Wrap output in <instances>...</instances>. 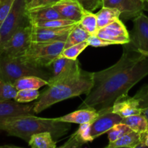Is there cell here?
Returning <instances> with one entry per match:
<instances>
[{"label":"cell","instance_id":"cell-27","mask_svg":"<svg viewBox=\"0 0 148 148\" xmlns=\"http://www.w3.org/2000/svg\"><path fill=\"white\" fill-rule=\"evenodd\" d=\"M40 94L38 90H21L17 91L14 101L20 103L31 102L35 100H37L40 96Z\"/></svg>","mask_w":148,"mask_h":148},{"label":"cell","instance_id":"cell-14","mask_svg":"<svg viewBox=\"0 0 148 148\" xmlns=\"http://www.w3.org/2000/svg\"><path fill=\"white\" fill-rule=\"evenodd\" d=\"M33 106L34 103L23 104L11 100L0 101V120L20 116L33 115L35 114Z\"/></svg>","mask_w":148,"mask_h":148},{"label":"cell","instance_id":"cell-20","mask_svg":"<svg viewBox=\"0 0 148 148\" xmlns=\"http://www.w3.org/2000/svg\"><path fill=\"white\" fill-rule=\"evenodd\" d=\"M17 90H38L45 85H49V82L36 76H26L20 78L13 84Z\"/></svg>","mask_w":148,"mask_h":148},{"label":"cell","instance_id":"cell-13","mask_svg":"<svg viewBox=\"0 0 148 148\" xmlns=\"http://www.w3.org/2000/svg\"><path fill=\"white\" fill-rule=\"evenodd\" d=\"M123 118L111 110L99 113L98 116L91 123L90 134L93 140L107 133L116 124L121 123Z\"/></svg>","mask_w":148,"mask_h":148},{"label":"cell","instance_id":"cell-18","mask_svg":"<svg viewBox=\"0 0 148 148\" xmlns=\"http://www.w3.org/2000/svg\"><path fill=\"white\" fill-rule=\"evenodd\" d=\"M27 15L31 25H36L38 23L62 18L58 12L52 7L27 10Z\"/></svg>","mask_w":148,"mask_h":148},{"label":"cell","instance_id":"cell-30","mask_svg":"<svg viewBox=\"0 0 148 148\" xmlns=\"http://www.w3.org/2000/svg\"><path fill=\"white\" fill-rule=\"evenodd\" d=\"M78 24V23L72 20H66V19L60 18V19H56V20H50V21L44 22V23H38V24L36 25L33 26H37V27H53V28H61V27H68V26L75 25Z\"/></svg>","mask_w":148,"mask_h":148},{"label":"cell","instance_id":"cell-21","mask_svg":"<svg viewBox=\"0 0 148 148\" xmlns=\"http://www.w3.org/2000/svg\"><path fill=\"white\" fill-rule=\"evenodd\" d=\"M27 143L31 148H57L56 142L49 132L33 134Z\"/></svg>","mask_w":148,"mask_h":148},{"label":"cell","instance_id":"cell-24","mask_svg":"<svg viewBox=\"0 0 148 148\" xmlns=\"http://www.w3.org/2000/svg\"><path fill=\"white\" fill-rule=\"evenodd\" d=\"M78 25L83 30L88 32L90 36L95 35L98 30L96 14L85 10L82 19L78 23Z\"/></svg>","mask_w":148,"mask_h":148},{"label":"cell","instance_id":"cell-22","mask_svg":"<svg viewBox=\"0 0 148 148\" xmlns=\"http://www.w3.org/2000/svg\"><path fill=\"white\" fill-rule=\"evenodd\" d=\"M121 123L128 126L132 131L140 134H143L148 131V121L143 114H137L123 118Z\"/></svg>","mask_w":148,"mask_h":148},{"label":"cell","instance_id":"cell-36","mask_svg":"<svg viewBox=\"0 0 148 148\" xmlns=\"http://www.w3.org/2000/svg\"><path fill=\"white\" fill-rule=\"evenodd\" d=\"M59 1L61 0H34L31 4L27 6V10H30V9L40 8V7H51Z\"/></svg>","mask_w":148,"mask_h":148},{"label":"cell","instance_id":"cell-1","mask_svg":"<svg viewBox=\"0 0 148 148\" xmlns=\"http://www.w3.org/2000/svg\"><path fill=\"white\" fill-rule=\"evenodd\" d=\"M148 75V56L124 45L119 60L110 67L93 72V86L79 108L98 113L111 110L117 100L128 96L130 90Z\"/></svg>","mask_w":148,"mask_h":148},{"label":"cell","instance_id":"cell-6","mask_svg":"<svg viewBox=\"0 0 148 148\" xmlns=\"http://www.w3.org/2000/svg\"><path fill=\"white\" fill-rule=\"evenodd\" d=\"M30 25L25 0H14L7 17L0 26V46L18 29Z\"/></svg>","mask_w":148,"mask_h":148},{"label":"cell","instance_id":"cell-4","mask_svg":"<svg viewBox=\"0 0 148 148\" xmlns=\"http://www.w3.org/2000/svg\"><path fill=\"white\" fill-rule=\"evenodd\" d=\"M26 76H36L48 81L51 73L46 68L33 66L21 57H10L0 53V79L14 84L20 78Z\"/></svg>","mask_w":148,"mask_h":148},{"label":"cell","instance_id":"cell-44","mask_svg":"<svg viewBox=\"0 0 148 148\" xmlns=\"http://www.w3.org/2000/svg\"><path fill=\"white\" fill-rule=\"evenodd\" d=\"M145 1V2H147V3H148V0H144Z\"/></svg>","mask_w":148,"mask_h":148},{"label":"cell","instance_id":"cell-17","mask_svg":"<svg viewBox=\"0 0 148 148\" xmlns=\"http://www.w3.org/2000/svg\"><path fill=\"white\" fill-rule=\"evenodd\" d=\"M99 115V113L93 108H79L77 111L69 113L57 118L60 121L67 123L82 124L85 123H92Z\"/></svg>","mask_w":148,"mask_h":148},{"label":"cell","instance_id":"cell-39","mask_svg":"<svg viewBox=\"0 0 148 148\" xmlns=\"http://www.w3.org/2000/svg\"><path fill=\"white\" fill-rule=\"evenodd\" d=\"M142 114H143V116H145V118L147 119V120L148 121V106L146 107V108H143V113H142Z\"/></svg>","mask_w":148,"mask_h":148},{"label":"cell","instance_id":"cell-40","mask_svg":"<svg viewBox=\"0 0 148 148\" xmlns=\"http://www.w3.org/2000/svg\"><path fill=\"white\" fill-rule=\"evenodd\" d=\"M0 148H24V147H17V146H13V145H2V146H0Z\"/></svg>","mask_w":148,"mask_h":148},{"label":"cell","instance_id":"cell-34","mask_svg":"<svg viewBox=\"0 0 148 148\" xmlns=\"http://www.w3.org/2000/svg\"><path fill=\"white\" fill-rule=\"evenodd\" d=\"M79 2L82 7L88 11L92 12L98 7H102V0H74Z\"/></svg>","mask_w":148,"mask_h":148},{"label":"cell","instance_id":"cell-25","mask_svg":"<svg viewBox=\"0 0 148 148\" xmlns=\"http://www.w3.org/2000/svg\"><path fill=\"white\" fill-rule=\"evenodd\" d=\"M90 36V35L85 31V30L80 27L79 25L77 24L74 27V28L71 30L69 33V36L65 42L64 49L73 46V45L78 44L82 42L86 41L88 38Z\"/></svg>","mask_w":148,"mask_h":148},{"label":"cell","instance_id":"cell-12","mask_svg":"<svg viewBox=\"0 0 148 148\" xmlns=\"http://www.w3.org/2000/svg\"><path fill=\"white\" fill-rule=\"evenodd\" d=\"M102 7L119 10L124 20L134 19L145 10L144 0H102Z\"/></svg>","mask_w":148,"mask_h":148},{"label":"cell","instance_id":"cell-15","mask_svg":"<svg viewBox=\"0 0 148 148\" xmlns=\"http://www.w3.org/2000/svg\"><path fill=\"white\" fill-rule=\"evenodd\" d=\"M51 7L58 12L63 19L77 23L80 21L85 11L79 2L74 0H61Z\"/></svg>","mask_w":148,"mask_h":148},{"label":"cell","instance_id":"cell-19","mask_svg":"<svg viewBox=\"0 0 148 148\" xmlns=\"http://www.w3.org/2000/svg\"><path fill=\"white\" fill-rule=\"evenodd\" d=\"M96 16L98 28L100 29L120 19L121 12L116 8L102 7L99 12L96 13Z\"/></svg>","mask_w":148,"mask_h":148},{"label":"cell","instance_id":"cell-3","mask_svg":"<svg viewBox=\"0 0 148 148\" xmlns=\"http://www.w3.org/2000/svg\"><path fill=\"white\" fill-rule=\"evenodd\" d=\"M93 86V72L82 71L76 77L49 85L34 103L33 111L38 114L53 104L81 95H88Z\"/></svg>","mask_w":148,"mask_h":148},{"label":"cell","instance_id":"cell-43","mask_svg":"<svg viewBox=\"0 0 148 148\" xmlns=\"http://www.w3.org/2000/svg\"><path fill=\"white\" fill-rule=\"evenodd\" d=\"M115 148H133L131 147H115Z\"/></svg>","mask_w":148,"mask_h":148},{"label":"cell","instance_id":"cell-37","mask_svg":"<svg viewBox=\"0 0 148 148\" xmlns=\"http://www.w3.org/2000/svg\"><path fill=\"white\" fill-rule=\"evenodd\" d=\"M142 137H143V140L142 141L144 142L146 145L148 147V131L147 132L142 134Z\"/></svg>","mask_w":148,"mask_h":148},{"label":"cell","instance_id":"cell-16","mask_svg":"<svg viewBox=\"0 0 148 148\" xmlns=\"http://www.w3.org/2000/svg\"><path fill=\"white\" fill-rule=\"evenodd\" d=\"M111 111L122 118L137 114H142L143 109L140 108V101L135 96L130 97L117 100L111 108Z\"/></svg>","mask_w":148,"mask_h":148},{"label":"cell","instance_id":"cell-5","mask_svg":"<svg viewBox=\"0 0 148 148\" xmlns=\"http://www.w3.org/2000/svg\"><path fill=\"white\" fill-rule=\"evenodd\" d=\"M64 46V41L31 42L25 53L20 57L33 66L47 69L60 56Z\"/></svg>","mask_w":148,"mask_h":148},{"label":"cell","instance_id":"cell-26","mask_svg":"<svg viewBox=\"0 0 148 148\" xmlns=\"http://www.w3.org/2000/svg\"><path fill=\"white\" fill-rule=\"evenodd\" d=\"M132 131V130L128 126L123 124V123L116 124L107 132L109 143H114V142L116 141L117 140H119L121 137L128 134L129 132Z\"/></svg>","mask_w":148,"mask_h":148},{"label":"cell","instance_id":"cell-7","mask_svg":"<svg viewBox=\"0 0 148 148\" xmlns=\"http://www.w3.org/2000/svg\"><path fill=\"white\" fill-rule=\"evenodd\" d=\"M47 69L51 73L49 85L76 77L79 76L83 71L81 69L77 59H69L61 55L52 62Z\"/></svg>","mask_w":148,"mask_h":148},{"label":"cell","instance_id":"cell-11","mask_svg":"<svg viewBox=\"0 0 148 148\" xmlns=\"http://www.w3.org/2000/svg\"><path fill=\"white\" fill-rule=\"evenodd\" d=\"M134 28L129 46L133 50L148 51V17L141 13L133 19Z\"/></svg>","mask_w":148,"mask_h":148},{"label":"cell","instance_id":"cell-8","mask_svg":"<svg viewBox=\"0 0 148 148\" xmlns=\"http://www.w3.org/2000/svg\"><path fill=\"white\" fill-rule=\"evenodd\" d=\"M31 25L20 27L0 46V53L10 57L22 56L31 43Z\"/></svg>","mask_w":148,"mask_h":148},{"label":"cell","instance_id":"cell-32","mask_svg":"<svg viewBox=\"0 0 148 148\" xmlns=\"http://www.w3.org/2000/svg\"><path fill=\"white\" fill-rule=\"evenodd\" d=\"M14 0H0V26L11 10Z\"/></svg>","mask_w":148,"mask_h":148},{"label":"cell","instance_id":"cell-45","mask_svg":"<svg viewBox=\"0 0 148 148\" xmlns=\"http://www.w3.org/2000/svg\"><path fill=\"white\" fill-rule=\"evenodd\" d=\"M85 148H88V147H85Z\"/></svg>","mask_w":148,"mask_h":148},{"label":"cell","instance_id":"cell-42","mask_svg":"<svg viewBox=\"0 0 148 148\" xmlns=\"http://www.w3.org/2000/svg\"><path fill=\"white\" fill-rule=\"evenodd\" d=\"M57 148H69V147H65V146H64V145H62V146H61V147H57Z\"/></svg>","mask_w":148,"mask_h":148},{"label":"cell","instance_id":"cell-38","mask_svg":"<svg viewBox=\"0 0 148 148\" xmlns=\"http://www.w3.org/2000/svg\"><path fill=\"white\" fill-rule=\"evenodd\" d=\"M133 148H148V147L145 145V143L143 141H142L141 143H139L138 145H137L136 146H134Z\"/></svg>","mask_w":148,"mask_h":148},{"label":"cell","instance_id":"cell-28","mask_svg":"<svg viewBox=\"0 0 148 148\" xmlns=\"http://www.w3.org/2000/svg\"><path fill=\"white\" fill-rule=\"evenodd\" d=\"M17 91L13 84L0 79V101L14 99Z\"/></svg>","mask_w":148,"mask_h":148},{"label":"cell","instance_id":"cell-33","mask_svg":"<svg viewBox=\"0 0 148 148\" xmlns=\"http://www.w3.org/2000/svg\"><path fill=\"white\" fill-rule=\"evenodd\" d=\"M87 40H88L89 46H92V47H105V46H111V45H116L114 42L101 38L96 35L90 36Z\"/></svg>","mask_w":148,"mask_h":148},{"label":"cell","instance_id":"cell-31","mask_svg":"<svg viewBox=\"0 0 148 148\" xmlns=\"http://www.w3.org/2000/svg\"><path fill=\"white\" fill-rule=\"evenodd\" d=\"M90 126L91 123L80 124L78 130L74 133L85 144L89 142H92L94 140L90 134Z\"/></svg>","mask_w":148,"mask_h":148},{"label":"cell","instance_id":"cell-2","mask_svg":"<svg viewBox=\"0 0 148 148\" xmlns=\"http://www.w3.org/2000/svg\"><path fill=\"white\" fill-rule=\"evenodd\" d=\"M70 123L55 119L38 117L34 115L20 116L0 120V131L8 135L18 137L28 143L33 134L49 132L54 140L66 134L70 130Z\"/></svg>","mask_w":148,"mask_h":148},{"label":"cell","instance_id":"cell-35","mask_svg":"<svg viewBox=\"0 0 148 148\" xmlns=\"http://www.w3.org/2000/svg\"><path fill=\"white\" fill-rule=\"evenodd\" d=\"M140 101V108L142 109L148 106V85L143 87L134 95Z\"/></svg>","mask_w":148,"mask_h":148},{"label":"cell","instance_id":"cell-23","mask_svg":"<svg viewBox=\"0 0 148 148\" xmlns=\"http://www.w3.org/2000/svg\"><path fill=\"white\" fill-rule=\"evenodd\" d=\"M143 140L142 134L132 131L128 134H125L121 138L117 140L114 143H109V144L105 148H115L121 147H134Z\"/></svg>","mask_w":148,"mask_h":148},{"label":"cell","instance_id":"cell-29","mask_svg":"<svg viewBox=\"0 0 148 148\" xmlns=\"http://www.w3.org/2000/svg\"><path fill=\"white\" fill-rule=\"evenodd\" d=\"M88 46H89L88 40L86 41L82 42L78 44L73 45V46H70V47L67 48V49H64L63 51L61 53V56L66 57L69 59H73V60H76L77 59V56L86 49Z\"/></svg>","mask_w":148,"mask_h":148},{"label":"cell","instance_id":"cell-9","mask_svg":"<svg viewBox=\"0 0 148 148\" xmlns=\"http://www.w3.org/2000/svg\"><path fill=\"white\" fill-rule=\"evenodd\" d=\"M95 35L104 40L114 42L116 45L128 44L131 41L127 27L120 19L98 29Z\"/></svg>","mask_w":148,"mask_h":148},{"label":"cell","instance_id":"cell-10","mask_svg":"<svg viewBox=\"0 0 148 148\" xmlns=\"http://www.w3.org/2000/svg\"><path fill=\"white\" fill-rule=\"evenodd\" d=\"M75 25H76L61 27V28L41 27L31 25V42H43V43L56 41L66 42L69 33Z\"/></svg>","mask_w":148,"mask_h":148},{"label":"cell","instance_id":"cell-41","mask_svg":"<svg viewBox=\"0 0 148 148\" xmlns=\"http://www.w3.org/2000/svg\"><path fill=\"white\" fill-rule=\"evenodd\" d=\"M137 52H139V53H140L141 54L144 55V56H148V51H138Z\"/></svg>","mask_w":148,"mask_h":148},{"label":"cell","instance_id":"cell-46","mask_svg":"<svg viewBox=\"0 0 148 148\" xmlns=\"http://www.w3.org/2000/svg\"><path fill=\"white\" fill-rule=\"evenodd\" d=\"M147 4H148V3H147Z\"/></svg>","mask_w":148,"mask_h":148}]
</instances>
